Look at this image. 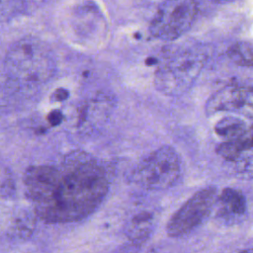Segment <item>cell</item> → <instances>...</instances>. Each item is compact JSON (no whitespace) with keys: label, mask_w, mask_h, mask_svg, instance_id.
Returning <instances> with one entry per match:
<instances>
[{"label":"cell","mask_w":253,"mask_h":253,"mask_svg":"<svg viewBox=\"0 0 253 253\" xmlns=\"http://www.w3.org/2000/svg\"><path fill=\"white\" fill-rule=\"evenodd\" d=\"M23 181L35 215L47 223L86 218L100 207L109 191L104 167L82 150L70 151L54 164L30 166Z\"/></svg>","instance_id":"1"},{"label":"cell","mask_w":253,"mask_h":253,"mask_svg":"<svg viewBox=\"0 0 253 253\" xmlns=\"http://www.w3.org/2000/svg\"><path fill=\"white\" fill-rule=\"evenodd\" d=\"M6 75L22 86H39L55 73L54 53L43 41L26 37L13 42L4 58Z\"/></svg>","instance_id":"2"},{"label":"cell","mask_w":253,"mask_h":253,"mask_svg":"<svg viewBox=\"0 0 253 253\" xmlns=\"http://www.w3.org/2000/svg\"><path fill=\"white\" fill-rule=\"evenodd\" d=\"M207 60L205 47H183L159 64L154 74L155 88L167 96H179L195 83Z\"/></svg>","instance_id":"3"},{"label":"cell","mask_w":253,"mask_h":253,"mask_svg":"<svg viewBox=\"0 0 253 253\" xmlns=\"http://www.w3.org/2000/svg\"><path fill=\"white\" fill-rule=\"evenodd\" d=\"M181 176V160L177 151L163 145L147 154L132 172L134 183L148 190H166Z\"/></svg>","instance_id":"4"},{"label":"cell","mask_w":253,"mask_h":253,"mask_svg":"<svg viewBox=\"0 0 253 253\" xmlns=\"http://www.w3.org/2000/svg\"><path fill=\"white\" fill-rule=\"evenodd\" d=\"M198 3L190 0L162 2L154 13L149 32L153 38L172 41L183 36L196 20Z\"/></svg>","instance_id":"5"},{"label":"cell","mask_w":253,"mask_h":253,"mask_svg":"<svg viewBox=\"0 0 253 253\" xmlns=\"http://www.w3.org/2000/svg\"><path fill=\"white\" fill-rule=\"evenodd\" d=\"M217 190L214 186L205 187L188 199L170 217L166 230L171 237H181L201 225L211 212Z\"/></svg>","instance_id":"6"},{"label":"cell","mask_w":253,"mask_h":253,"mask_svg":"<svg viewBox=\"0 0 253 253\" xmlns=\"http://www.w3.org/2000/svg\"><path fill=\"white\" fill-rule=\"evenodd\" d=\"M253 91L250 86L230 83L211 95L206 103V114L212 116L218 113H238L252 117Z\"/></svg>","instance_id":"7"},{"label":"cell","mask_w":253,"mask_h":253,"mask_svg":"<svg viewBox=\"0 0 253 253\" xmlns=\"http://www.w3.org/2000/svg\"><path fill=\"white\" fill-rule=\"evenodd\" d=\"M216 217L226 223H233L243 218L247 211L246 198L241 191L225 188L217 195L215 204Z\"/></svg>","instance_id":"8"},{"label":"cell","mask_w":253,"mask_h":253,"mask_svg":"<svg viewBox=\"0 0 253 253\" xmlns=\"http://www.w3.org/2000/svg\"><path fill=\"white\" fill-rule=\"evenodd\" d=\"M215 151L223 160L234 163L237 166L245 165L251 171L252 132L240 138L221 141L216 146Z\"/></svg>","instance_id":"9"},{"label":"cell","mask_w":253,"mask_h":253,"mask_svg":"<svg viewBox=\"0 0 253 253\" xmlns=\"http://www.w3.org/2000/svg\"><path fill=\"white\" fill-rule=\"evenodd\" d=\"M215 134L223 140H231L240 138L252 132L250 126L238 117L229 116L219 120L214 126Z\"/></svg>","instance_id":"10"},{"label":"cell","mask_w":253,"mask_h":253,"mask_svg":"<svg viewBox=\"0 0 253 253\" xmlns=\"http://www.w3.org/2000/svg\"><path fill=\"white\" fill-rule=\"evenodd\" d=\"M153 228V215L148 211L135 214L126 226L128 238L135 242L144 241L150 235Z\"/></svg>","instance_id":"11"},{"label":"cell","mask_w":253,"mask_h":253,"mask_svg":"<svg viewBox=\"0 0 253 253\" xmlns=\"http://www.w3.org/2000/svg\"><path fill=\"white\" fill-rule=\"evenodd\" d=\"M227 56L231 61L240 66H252V43L247 41H239L227 49Z\"/></svg>","instance_id":"12"},{"label":"cell","mask_w":253,"mask_h":253,"mask_svg":"<svg viewBox=\"0 0 253 253\" xmlns=\"http://www.w3.org/2000/svg\"><path fill=\"white\" fill-rule=\"evenodd\" d=\"M23 9L24 3L21 1H0V22L14 17Z\"/></svg>","instance_id":"13"},{"label":"cell","mask_w":253,"mask_h":253,"mask_svg":"<svg viewBox=\"0 0 253 253\" xmlns=\"http://www.w3.org/2000/svg\"><path fill=\"white\" fill-rule=\"evenodd\" d=\"M32 228H33L32 217L28 213H22L16 218L12 226V231L22 235V234L30 233L32 231Z\"/></svg>","instance_id":"14"},{"label":"cell","mask_w":253,"mask_h":253,"mask_svg":"<svg viewBox=\"0 0 253 253\" xmlns=\"http://www.w3.org/2000/svg\"><path fill=\"white\" fill-rule=\"evenodd\" d=\"M62 119H63L62 114L57 110H54V111L50 112L48 114V117H47V120H48V122L51 126L59 125L62 122Z\"/></svg>","instance_id":"15"},{"label":"cell","mask_w":253,"mask_h":253,"mask_svg":"<svg viewBox=\"0 0 253 253\" xmlns=\"http://www.w3.org/2000/svg\"><path fill=\"white\" fill-rule=\"evenodd\" d=\"M52 96H53L55 101H63V100H65L68 97V92L65 89L59 88L56 91H54Z\"/></svg>","instance_id":"16"},{"label":"cell","mask_w":253,"mask_h":253,"mask_svg":"<svg viewBox=\"0 0 253 253\" xmlns=\"http://www.w3.org/2000/svg\"><path fill=\"white\" fill-rule=\"evenodd\" d=\"M238 253H252V250L250 248H248V249H244V250H242V251H240Z\"/></svg>","instance_id":"17"}]
</instances>
